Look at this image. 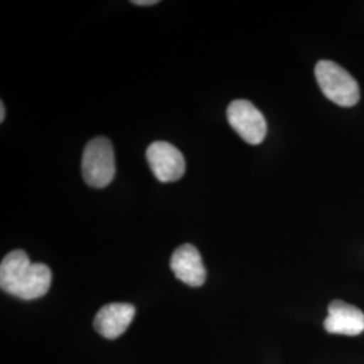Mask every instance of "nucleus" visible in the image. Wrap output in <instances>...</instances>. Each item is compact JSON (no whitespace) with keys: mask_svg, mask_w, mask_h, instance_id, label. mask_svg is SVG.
<instances>
[{"mask_svg":"<svg viewBox=\"0 0 364 364\" xmlns=\"http://www.w3.org/2000/svg\"><path fill=\"white\" fill-rule=\"evenodd\" d=\"M314 75L317 84L328 100L341 107H352L360 99L356 80L341 66L328 60L317 63Z\"/></svg>","mask_w":364,"mask_h":364,"instance_id":"obj_2","label":"nucleus"},{"mask_svg":"<svg viewBox=\"0 0 364 364\" xmlns=\"http://www.w3.org/2000/svg\"><path fill=\"white\" fill-rule=\"evenodd\" d=\"M132 3L136 4V6H154L159 1L158 0H134Z\"/></svg>","mask_w":364,"mask_h":364,"instance_id":"obj_9","label":"nucleus"},{"mask_svg":"<svg viewBox=\"0 0 364 364\" xmlns=\"http://www.w3.org/2000/svg\"><path fill=\"white\" fill-rule=\"evenodd\" d=\"M81 171L84 181L92 188L108 186L115 177V153L112 144L105 136L90 141L82 153Z\"/></svg>","mask_w":364,"mask_h":364,"instance_id":"obj_3","label":"nucleus"},{"mask_svg":"<svg viewBox=\"0 0 364 364\" xmlns=\"http://www.w3.org/2000/svg\"><path fill=\"white\" fill-rule=\"evenodd\" d=\"M324 328L328 333L358 336L364 332V313L353 305L335 299L328 306Z\"/></svg>","mask_w":364,"mask_h":364,"instance_id":"obj_7","label":"nucleus"},{"mask_svg":"<svg viewBox=\"0 0 364 364\" xmlns=\"http://www.w3.org/2000/svg\"><path fill=\"white\" fill-rule=\"evenodd\" d=\"M146 158L158 181H178L186 169L181 151L176 146L164 141L150 144L146 151Z\"/></svg>","mask_w":364,"mask_h":364,"instance_id":"obj_5","label":"nucleus"},{"mask_svg":"<svg viewBox=\"0 0 364 364\" xmlns=\"http://www.w3.org/2000/svg\"><path fill=\"white\" fill-rule=\"evenodd\" d=\"M4 117H6V109H4V103L1 102V103H0V122H1V123L4 122Z\"/></svg>","mask_w":364,"mask_h":364,"instance_id":"obj_10","label":"nucleus"},{"mask_svg":"<svg viewBox=\"0 0 364 364\" xmlns=\"http://www.w3.org/2000/svg\"><path fill=\"white\" fill-rule=\"evenodd\" d=\"M230 126L248 144H262L267 134V123L259 109L248 100H234L227 108Z\"/></svg>","mask_w":364,"mask_h":364,"instance_id":"obj_4","label":"nucleus"},{"mask_svg":"<svg viewBox=\"0 0 364 364\" xmlns=\"http://www.w3.org/2000/svg\"><path fill=\"white\" fill-rule=\"evenodd\" d=\"M170 269L177 279L189 287H203L207 279L203 258L198 250L192 245H182L173 252Z\"/></svg>","mask_w":364,"mask_h":364,"instance_id":"obj_6","label":"nucleus"},{"mask_svg":"<svg viewBox=\"0 0 364 364\" xmlns=\"http://www.w3.org/2000/svg\"><path fill=\"white\" fill-rule=\"evenodd\" d=\"M135 306L131 304H108L95 316L93 326L103 338L114 340L127 331L135 317Z\"/></svg>","mask_w":364,"mask_h":364,"instance_id":"obj_8","label":"nucleus"},{"mask_svg":"<svg viewBox=\"0 0 364 364\" xmlns=\"http://www.w3.org/2000/svg\"><path fill=\"white\" fill-rule=\"evenodd\" d=\"M52 285V270L43 263H33L23 250L9 252L0 264V287L21 299L43 297Z\"/></svg>","mask_w":364,"mask_h":364,"instance_id":"obj_1","label":"nucleus"}]
</instances>
